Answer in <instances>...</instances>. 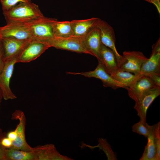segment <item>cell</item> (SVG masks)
Returning <instances> with one entry per match:
<instances>
[{"label":"cell","mask_w":160,"mask_h":160,"mask_svg":"<svg viewBox=\"0 0 160 160\" xmlns=\"http://www.w3.org/2000/svg\"><path fill=\"white\" fill-rule=\"evenodd\" d=\"M7 23H26L44 16L37 5L30 2L21 3L9 9L3 11Z\"/></svg>","instance_id":"1"},{"label":"cell","mask_w":160,"mask_h":160,"mask_svg":"<svg viewBox=\"0 0 160 160\" xmlns=\"http://www.w3.org/2000/svg\"><path fill=\"white\" fill-rule=\"evenodd\" d=\"M56 20L44 16L24 23L29 27L33 39L44 43L54 38L53 24Z\"/></svg>","instance_id":"2"},{"label":"cell","mask_w":160,"mask_h":160,"mask_svg":"<svg viewBox=\"0 0 160 160\" xmlns=\"http://www.w3.org/2000/svg\"><path fill=\"white\" fill-rule=\"evenodd\" d=\"M0 37L9 38L22 40L33 39L30 29L25 23L13 22L7 23V24L1 27Z\"/></svg>","instance_id":"3"},{"label":"cell","mask_w":160,"mask_h":160,"mask_svg":"<svg viewBox=\"0 0 160 160\" xmlns=\"http://www.w3.org/2000/svg\"><path fill=\"white\" fill-rule=\"evenodd\" d=\"M49 47L90 55L81 37L72 36L65 38H53L44 42Z\"/></svg>","instance_id":"4"},{"label":"cell","mask_w":160,"mask_h":160,"mask_svg":"<svg viewBox=\"0 0 160 160\" xmlns=\"http://www.w3.org/2000/svg\"><path fill=\"white\" fill-rule=\"evenodd\" d=\"M11 119L18 120L19 123L15 129L17 133L16 138L13 141L12 145L9 148L27 151H32L33 147L28 143L25 139V131L26 119L24 113L21 110H16L12 113Z\"/></svg>","instance_id":"5"},{"label":"cell","mask_w":160,"mask_h":160,"mask_svg":"<svg viewBox=\"0 0 160 160\" xmlns=\"http://www.w3.org/2000/svg\"><path fill=\"white\" fill-rule=\"evenodd\" d=\"M123 61L119 67L120 70L140 75L142 65L147 58L139 51H124L123 53Z\"/></svg>","instance_id":"6"},{"label":"cell","mask_w":160,"mask_h":160,"mask_svg":"<svg viewBox=\"0 0 160 160\" xmlns=\"http://www.w3.org/2000/svg\"><path fill=\"white\" fill-rule=\"evenodd\" d=\"M97 26L99 29L102 43L111 49L116 57L119 67L123 61V57L118 52L115 46L114 30L107 22L98 18Z\"/></svg>","instance_id":"7"},{"label":"cell","mask_w":160,"mask_h":160,"mask_svg":"<svg viewBox=\"0 0 160 160\" xmlns=\"http://www.w3.org/2000/svg\"><path fill=\"white\" fill-rule=\"evenodd\" d=\"M17 57L6 60L4 66L0 73V89L2 92L3 98L5 100H13L17 98L9 86L14 65L17 63Z\"/></svg>","instance_id":"8"},{"label":"cell","mask_w":160,"mask_h":160,"mask_svg":"<svg viewBox=\"0 0 160 160\" xmlns=\"http://www.w3.org/2000/svg\"><path fill=\"white\" fill-rule=\"evenodd\" d=\"M66 73L81 75L86 77L98 79L101 81L103 86L110 87L114 89L119 88H126L124 85L115 80L111 75L107 72L102 64L99 63L95 69L92 71L79 73L66 72Z\"/></svg>","instance_id":"9"},{"label":"cell","mask_w":160,"mask_h":160,"mask_svg":"<svg viewBox=\"0 0 160 160\" xmlns=\"http://www.w3.org/2000/svg\"><path fill=\"white\" fill-rule=\"evenodd\" d=\"M49 48L45 43L35 39L31 40L17 57V63H26L37 59Z\"/></svg>","instance_id":"10"},{"label":"cell","mask_w":160,"mask_h":160,"mask_svg":"<svg viewBox=\"0 0 160 160\" xmlns=\"http://www.w3.org/2000/svg\"><path fill=\"white\" fill-rule=\"evenodd\" d=\"M148 136V142L140 160L160 159V129L155 128L153 125Z\"/></svg>","instance_id":"11"},{"label":"cell","mask_w":160,"mask_h":160,"mask_svg":"<svg viewBox=\"0 0 160 160\" xmlns=\"http://www.w3.org/2000/svg\"><path fill=\"white\" fill-rule=\"evenodd\" d=\"M160 95V87H156L146 91L136 101L134 106L140 120L146 122L148 109L155 99Z\"/></svg>","instance_id":"12"},{"label":"cell","mask_w":160,"mask_h":160,"mask_svg":"<svg viewBox=\"0 0 160 160\" xmlns=\"http://www.w3.org/2000/svg\"><path fill=\"white\" fill-rule=\"evenodd\" d=\"M154 73L160 75V40L152 46L151 55L143 64L140 75Z\"/></svg>","instance_id":"13"},{"label":"cell","mask_w":160,"mask_h":160,"mask_svg":"<svg viewBox=\"0 0 160 160\" xmlns=\"http://www.w3.org/2000/svg\"><path fill=\"white\" fill-rule=\"evenodd\" d=\"M35 160H73L60 154L53 144L38 145L33 147L31 151Z\"/></svg>","instance_id":"14"},{"label":"cell","mask_w":160,"mask_h":160,"mask_svg":"<svg viewBox=\"0 0 160 160\" xmlns=\"http://www.w3.org/2000/svg\"><path fill=\"white\" fill-rule=\"evenodd\" d=\"M156 87L157 86L149 77L145 75H140L135 82L126 89L129 97L135 102L145 92Z\"/></svg>","instance_id":"15"},{"label":"cell","mask_w":160,"mask_h":160,"mask_svg":"<svg viewBox=\"0 0 160 160\" xmlns=\"http://www.w3.org/2000/svg\"><path fill=\"white\" fill-rule=\"evenodd\" d=\"M81 37L90 55L96 57L98 60L102 43L100 30L97 25L85 35Z\"/></svg>","instance_id":"16"},{"label":"cell","mask_w":160,"mask_h":160,"mask_svg":"<svg viewBox=\"0 0 160 160\" xmlns=\"http://www.w3.org/2000/svg\"><path fill=\"white\" fill-rule=\"evenodd\" d=\"M31 40H19L9 38H2L1 43L5 61L17 57Z\"/></svg>","instance_id":"17"},{"label":"cell","mask_w":160,"mask_h":160,"mask_svg":"<svg viewBox=\"0 0 160 160\" xmlns=\"http://www.w3.org/2000/svg\"><path fill=\"white\" fill-rule=\"evenodd\" d=\"M98 61L110 75L119 68L116 57L113 51L102 44L100 48Z\"/></svg>","instance_id":"18"},{"label":"cell","mask_w":160,"mask_h":160,"mask_svg":"<svg viewBox=\"0 0 160 160\" xmlns=\"http://www.w3.org/2000/svg\"><path fill=\"white\" fill-rule=\"evenodd\" d=\"M98 18L92 17L82 20H74L70 21L73 36L81 37L87 34L97 25Z\"/></svg>","instance_id":"19"},{"label":"cell","mask_w":160,"mask_h":160,"mask_svg":"<svg viewBox=\"0 0 160 160\" xmlns=\"http://www.w3.org/2000/svg\"><path fill=\"white\" fill-rule=\"evenodd\" d=\"M53 30L54 38H65L73 36L70 21H58L56 19L53 24Z\"/></svg>","instance_id":"20"},{"label":"cell","mask_w":160,"mask_h":160,"mask_svg":"<svg viewBox=\"0 0 160 160\" xmlns=\"http://www.w3.org/2000/svg\"><path fill=\"white\" fill-rule=\"evenodd\" d=\"M113 78L126 88L131 87L139 77L129 72L122 71L119 68L111 75Z\"/></svg>","instance_id":"21"},{"label":"cell","mask_w":160,"mask_h":160,"mask_svg":"<svg viewBox=\"0 0 160 160\" xmlns=\"http://www.w3.org/2000/svg\"><path fill=\"white\" fill-rule=\"evenodd\" d=\"M5 160H35V158L31 151L7 148Z\"/></svg>","instance_id":"22"},{"label":"cell","mask_w":160,"mask_h":160,"mask_svg":"<svg viewBox=\"0 0 160 160\" xmlns=\"http://www.w3.org/2000/svg\"><path fill=\"white\" fill-rule=\"evenodd\" d=\"M98 144L97 146H91L82 142L81 145L80 147L82 148L87 147L92 150L96 148H98L105 153L107 157L108 160H117L116 154L113 152L110 145L106 139H103L102 138H99L98 139Z\"/></svg>","instance_id":"23"},{"label":"cell","mask_w":160,"mask_h":160,"mask_svg":"<svg viewBox=\"0 0 160 160\" xmlns=\"http://www.w3.org/2000/svg\"><path fill=\"white\" fill-rule=\"evenodd\" d=\"M152 125H150L147 123L140 121L135 124L132 127V131L147 137L152 128Z\"/></svg>","instance_id":"24"},{"label":"cell","mask_w":160,"mask_h":160,"mask_svg":"<svg viewBox=\"0 0 160 160\" xmlns=\"http://www.w3.org/2000/svg\"><path fill=\"white\" fill-rule=\"evenodd\" d=\"M29 2H30V0H4L1 3L3 11H4L9 9L18 3Z\"/></svg>","instance_id":"25"},{"label":"cell","mask_w":160,"mask_h":160,"mask_svg":"<svg viewBox=\"0 0 160 160\" xmlns=\"http://www.w3.org/2000/svg\"><path fill=\"white\" fill-rule=\"evenodd\" d=\"M7 136V134L3 132L1 128H0V160H5V155L7 148L2 145L1 141L2 139Z\"/></svg>","instance_id":"26"},{"label":"cell","mask_w":160,"mask_h":160,"mask_svg":"<svg viewBox=\"0 0 160 160\" xmlns=\"http://www.w3.org/2000/svg\"><path fill=\"white\" fill-rule=\"evenodd\" d=\"M143 75L149 77L156 86L160 87V75L154 73Z\"/></svg>","instance_id":"27"},{"label":"cell","mask_w":160,"mask_h":160,"mask_svg":"<svg viewBox=\"0 0 160 160\" xmlns=\"http://www.w3.org/2000/svg\"><path fill=\"white\" fill-rule=\"evenodd\" d=\"M5 64L3 48L1 41L0 42V73L2 71Z\"/></svg>","instance_id":"28"},{"label":"cell","mask_w":160,"mask_h":160,"mask_svg":"<svg viewBox=\"0 0 160 160\" xmlns=\"http://www.w3.org/2000/svg\"><path fill=\"white\" fill-rule=\"evenodd\" d=\"M13 141L7 136L4 137L2 140L1 143L2 145L6 148H9L11 147Z\"/></svg>","instance_id":"29"},{"label":"cell","mask_w":160,"mask_h":160,"mask_svg":"<svg viewBox=\"0 0 160 160\" xmlns=\"http://www.w3.org/2000/svg\"><path fill=\"white\" fill-rule=\"evenodd\" d=\"M17 136V133L15 129L13 131H10L7 134V137L12 141L15 140Z\"/></svg>","instance_id":"30"},{"label":"cell","mask_w":160,"mask_h":160,"mask_svg":"<svg viewBox=\"0 0 160 160\" xmlns=\"http://www.w3.org/2000/svg\"><path fill=\"white\" fill-rule=\"evenodd\" d=\"M151 3L153 4L156 7L157 10L160 14V0H150Z\"/></svg>","instance_id":"31"},{"label":"cell","mask_w":160,"mask_h":160,"mask_svg":"<svg viewBox=\"0 0 160 160\" xmlns=\"http://www.w3.org/2000/svg\"><path fill=\"white\" fill-rule=\"evenodd\" d=\"M2 98H3L2 94L1 91L0 89V109L1 108V104Z\"/></svg>","instance_id":"32"},{"label":"cell","mask_w":160,"mask_h":160,"mask_svg":"<svg viewBox=\"0 0 160 160\" xmlns=\"http://www.w3.org/2000/svg\"><path fill=\"white\" fill-rule=\"evenodd\" d=\"M144 0L145 1L147 2H148L150 3H151L150 0Z\"/></svg>","instance_id":"33"},{"label":"cell","mask_w":160,"mask_h":160,"mask_svg":"<svg viewBox=\"0 0 160 160\" xmlns=\"http://www.w3.org/2000/svg\"><path fill=\"white\" fill-rule=\"evenodd\" d=\"M0 28H1V27H0ZM1 39L0 37V42H1Z\"/></svg>","instance_id":"34"},{"label":"cell","mask_w":160,"mask_h":160,"mask_svg":"<svg viewBox=\"0 0 160 160\" xmlns=\"http://www.w3.org/2000/svg\"><path fill=\"white\" fill-rule=\"evenodd\" d=\"M4 0H0L1 2Z\"/></svg>","instance_id":"35"}]
</instances>
